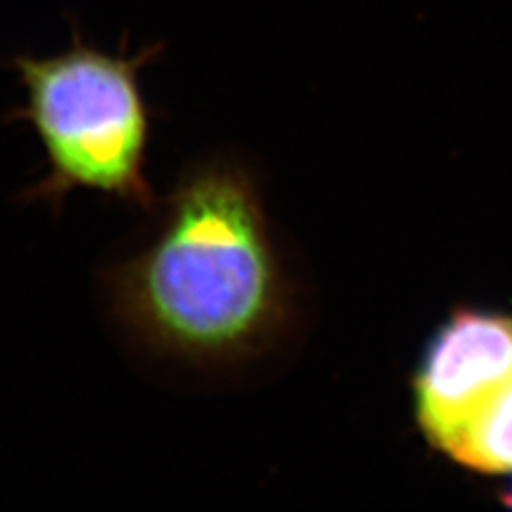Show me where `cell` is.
<instances>
[{
	"instance_id": "obj_1",
	"label": "cell",
	"mask_w": 512,
	"mask_h": 512,
	"mask_svg": "<svg viewBox=\"0 0 512 512\" xmlns=\"http://www.w3.org/2000/svg\"><path fill=\"white\" fill-rule=\"evenodd\" d=\"M103 293L116 327L156 355L230 361L264 346L287 315V287L247 173L209 164L184 177Z\"/></svg>"
},
{
	"instance_id": "obj_2",
	"label": "cell",
	"mask_w": 512,
	"mask_h": 512,
	"mask_svg": "<svg viewBox=\"0 0 512 512\" xmlns=\"http://www.w3.org/2000/svg\"><path fill=\"white\" fill-rule=\"evenodd\" d=\"M156 52L128 57L74 42L63 54L14 61L25 105L12 120L35 129L48 169L21 200L59 211L69 194L84 188L143 207L154 203L145 175L150 120L139 73Z\"/></svg>"
},
{
	"instance_id": "obj_4",
	"label": "cell",
	"mask_w": 512,
	"mask_h": 512,
	"mask_svg": "<svg viewBox=\"0 0 512 512\" xmlns=\"http://www.w3.org/2000/svg\"><path fill=\"white\" fill-rule=\"evenodd\" d=\"M437 452L478 473L512 471V380L461 421Z\"/></svg>"
},
{
	"instance_id": "obj_3",
	"label": "cell",
	"mask_w": 512,
	"mask_h": 512,
	"mask_svg": "<svg viewBox=\"0 0 512 512\" xmlns=\"http://www.w3.org/2000/svg\"><path fill=\"white\" fill-rule=\"evenodd\" d=\"M512 380V317L459 310L431 336L412 378L421 435L439 450L452 431Z\"/></svg>"
},
{
	"instance_id": "obj_5",
	"label": "cell",
	"mask_w": 512,
	"mask_h": 512,
	"mask_svg": "<svg viewBox=\"0 0 512 512\" xmlns=\"http://www.w3.org/2000/svg\"><path fill=\"white\" fill-rule=\"evenodd\" d=\"M503 501H505V503H507V507H511V509H512V480H511V484H509V486H507V490H505V492H503Z\"/></svg>"
}]
</instances>
